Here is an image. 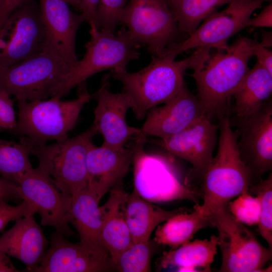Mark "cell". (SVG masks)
I'll list each match as a JSON object with an SVG mask.
<instances>
[{
	"label": "cell",
	"mask_w": 272,
	"mask_h": 272,
	"mask_svg": "<svg viewBox=\"0 0 272 272\" xmlns=\"http://www.w3.org/2000/svg\"><path fill=\"white\" fill-rule=\"evenodd\" d=\"M45 41L39 7L27 0L0 25V70L39 54Z\"/></svg>",
	"instance_id": "obj_10"
},
{
	"label": "cell",
	"mask_w": 272,
	"mask_h": 272,
	"mask_svg": "<svg viewBox=\"0 0 272 272\" xmlns=\"http://www.w3.org/2000/svg\"><path fill=\"white\" fill-rule=\"evenodd\" d=\"M22 199L19 185L0 177V200L6 202Z\"/></svg>",
	"instance_id": "obj_37"
},
{
	"label": "cell",
	"mask_w": 272,
	"mask_h": 272,
	"mask_svg": "<svg viewBox=\"0 0 272 272\" xmlns=\"http://www.w3.org/2000/svg\"><path fill=\"white\" fill-rule=\"evenodd\" d=\"M100 200L88 187L72 197L66 221L72 224L80 236V242L94 250L108 252L101 238L102 217Z\"/></svg>",
	"instance_id": "obj_23"
},
{
	"label": "cell",
	"mask_w": 272,
	"mask_h": 272,
	"mask_svg": "<svg viewBox=\"0 0 272 272\" xmlns=\"http://www.w3.org/2000/svg\"><path fill=\"white\" fill-rule=\"evenodd\" d=\"M119 23L126 27L138 47H147L152 55L161 57L180 42L182 34L165 0H129Z\"/></svg>",
	"instance_id": "obj_8"
},
{
	"label": "cell",
	"mask_w": 272,
	"mask_h": 272,
	"mask_svg": "<svg viewBox=\"0 0 272 272\" xmlns=\"http://www.w3.org/2000/svg\"><path fill=\"white\" fill-rule=\"evenodd\" d=\"M7 254L0 251V272H18Z\"/></svg>",
	"instance_id": "obj_41"
},
{
	"label": "cell",
	"mask_w": 272,
	"mask_h": 272,
	"mask_svg": "<svg viewBox=\"0 0 272 272\" xmlns=\"http://www.w3.org/2000/svg\"><path fill=\"white\" fill-rule=\"evenodd\" d=\"M70 66L55 52L44 48L39 54L0 70V90L28 101L53 95Z\"/></svg>",
	"instance_id": "obj_7"
},
{
	"label": "cell",
	"mask_w": 272,
	"mask_h": 272,
	"mask_svg": "<svg viewBox=\"0 0 272 272\" xmlns=\"http://www.w3.org/2000/svg\"><path fill=\"white\" fill-rule=\"evenodd\" d=\"M13 101L10 95L0 90V131L9 132L16 123Z\"/></svg>",
	"instance_id": "obj_35"
},
{
	"label": "cell",
	"mask_w": 272,
	"mask_h": 272,
	"mask_svg": "<svg viewBox=\"0 0 272 272\" xmlns=\"http://www.w3.org/2000/svg\"><path fill=\"white\" fill-rule=\"evenodd\" d=\"M69 5H71L75 8L80 11L82 0H64Z\"/></svg>",
	"instance_id": "obj_43"
},
{
	"label": "cell",
	"mask_w": 272,
	"mask_h": 272,
	"mask_svg": "<svg viewBox=\"0 0 272 272\" xmlns=\"http://www.w3.org/2000/svg\"><path fill=\"white\" fill-rule=\"evenodd\" d=\"M100 0H82L80 11L85 18L90 29H98L96 14Z\"/></svg>",
	"instance_id": "obj_39"
},
{
	"label": "cell",
	"mask_w": 272,
	"mask_h": 272,
	"mask_svg": "<svg viewBox=\"0 0 272 272\" xmlns=\"http://www.w3.org/2000/svg\"><path fill=\"white\" fill-rule=\"evenodd\" d=\"M246 27H272V3L265 6L260 13L247 21Z\"/></svg>",
	"instance_id": "obj_38"
},
{
	"label": "cell",
	"mask_w": 272,
	"mask_h": 272,
	"mask_svg": "<svg viewBox=\"0 0 272 272\" xmlns=\"http://www.w3.org/2000/svg\"><path fill=\"white\" fill-rule=\"evenodd\" d=\"M260 43L267 48L272 46L271 31H262L261 32V42Z\"/></svg>",
	"instance_id": "obj_42"
},
{
	"label": "cell",
	"mask_w": 272,
	"mask_h": 272,
	"mask_svg": "<svg viewBox=\"0 0 272 272\" xmlns=\"http://www.w3.org/2000/svg\"><path fill=\"white\" fill-rule=\"evenodd\" d=\"M48 241L33 215L19 218L14 226L0 237V251L17 258L33 271L47 249Z\"/></svg>",
	"instance_id": "obj_21"
},
{
	"label": "cell",
	"mask_w": 272,
	"mask_h": 272,
	"mask_svg": "<svg viewBox=\"0 0 272 272\" xmlns=\"http://www.w3.org/2000/svg\"><path fill=\"white\" fill-rule=\"evenodd\" d=\"M267 1L271 0H232L223 11H216L206 18L187 38L168 48L161 57L175 59L191 49L226 47L227 40L246 27L252 13Z\"/></svg>",
	"instance_id": "obj_11"
},
{
	"label": "cell",
	"mask_w": 272,
	"mask_h": 272,
	"mask_svg": "<svg viewBox=\"0 0 272 272\" xmlns=\"http://www.w3.org/2000/svg\"><path fill=\"white\" fill-rule=\"evenodd\" d=\"M146 137L139 135L133 148L134 189L150 202L175 199L196 201L201 193L180 183L156 158L143 150Z\"/></svg>",
	"instance_id": "obj_12"
},
{
	"label": "cell",
	"mask_w": 272,
	"mask_h": 272,
	"mask_svg": "<svg viewBox=\"0 0 272 272\" xmlns=\"http://www.w3.org/2000/svg\"><path fill=\"white\" fill-rule=\"evenodd\" d=\"M210 47H201L180 60L152 55L150 63L142 70L128 72L126 69L111 70L123 91L130 98L136 118L142 120L148 112L176 96L184 88V76L188 69H200L209 58Z\"/></svg>",
	"instance_id": "obj_1"
},
{
	"label": "cell",
	"mask_w": 272,
	"mask_h": 272,
	"mask_svg": "<svg viewBox=\"0 0 272 272\" xmlns=\"http://www.w3.org/2000/svg\"><path fill=\"white\" fill-rule=\"evenodd\" d=\"M116 270L109 253L81 242L72 243L61 234H51L50 247L34 272H105Z\"/></svg>",
	"instance_id": "obj_16"
},
{
	"label": "cell",
	"mask_w": 272,
	"mask_h": 272,
	"mask_svg": "<svg viewBox=\"0 0 272 272\" xmlns=\"http://www.w3.org/2000/svg\"><path fill=\"white\" fill-rule=\"evenodd\" d=\"M183 210L167 211L153 205L133 189L128 195L125 205V219L133 243L149 241L152 232L159 224Z\"/></svg>",
	"instance_id": "obj_24"
},
{
	"label": "cell",
	"mask_w": 272,
	"mask_h": 272,
	"mask_svg": "<svg viewBox=\"0 0 272 272\" xmlns=\"http://www.w3.org/2000/svg\"><path fill=\"white\" fill-rule=\"evenodd\" d=\"M3 1V0H0V8H1V6H2V4Z\"/></svg>",
	"instance_id": "obj_45"
},
{
	"label": "cell",
	"mask_w": 272,
	"mask_h": 272,
	"mask_svg": "<svg viewBox=\"0 0 272 272\" xmlns=\"http://www.w3.org/2000/svg\"><path fill=\"white\" fill-rule=\"evenodd\" d=\"M133 156L132 148L116 150L90 142L86 158L87 187L100 200L108 191L120 185Z\"/></svg>",
	"instance_id": "obj_20"
},
{
	"label": "cell",
	"mask_w": 272,
	"mask_h": 272,
	"mask_svg": "<svg viewBox=\"0 0 272 272\" xmlns=\"http://www.w3.org/2000/svg\"><path fill=\"white\" fill-rule=\"evenodd\" d=\"M30 151L24 144L0 139V175L18 185L32 166Z\"/></svg>",
	"instance_id": "obj_29"
},
{
	"label": "cell",
	"mask_w": 272,
	"mask_h": 272,
	"mask_svg": "<svg viewBox=\"0 0 272 272\" xmlns=\"http://www.w3.org/2000/svg\"><path fill=\"white\" fill-rule=\"evenodd\" d=\"M90 34L83 58L70 69L51 97L60 99L93 75L106 70L126 69L129 62L140 57L138 47L125 28L117 33L90 29Z\"/></svg>",
	"instance_id": "obj_5"
},
{
	"label": "cell",
	"mask_w": 272,
	"mask_h": 272,
	"mask_svg": "<svg viewBox=\"0 0 272 272\" xmlns=\"http://www.w3.org/2000/svg\"><path fill=\"white\" fill-rule=\"evenodd\" d=\"M152 245L149 241L132 243L123 251L114 264L121 272H148L151 271Z\"/></svg>",
	"instance_id": "obj_31"
},
{
	"label": "cell",
	"mask_w": 272,
	"mask_h": 272,
	"mask_svg": "<svg viewBox=\"0 0 272 272\" xmlns=\"http://www.w3.org/2000/svg\"><path fill=\"white\" fill-rule=\"evenodd\" d=\"M191 213L180 212L158 226L155 232V242L175 249L192 239L199 230L215 227L214 216L201 214L195 206Z\"/></svg>",
	"instance_id": "obj_27"
},
{
	"label": "cell",
	"mask_w": 272,
	"mask_h": 272,
	"mask_svg": "<svg viewBox=\"0 0 272 272\" xmlns=\"http://www.w3.org/2000/svg\"><path fill=\"white\" fill-rule=\"evenodd\" d=\"M253 56L250 39L240 37L231 45L217 49L191 74L196 96L209 119L225 116L232 92L250 70L248 62Z\"/></svg>",
	"instance_id": "obj_2"
},
{
	"label": "cell",
	"mask_w": 272,
	"mask_h": 272,
	"mask_svg": "<svg viewBox=\"0 0 272 272\" xmlns=\"http://www.w3.org/2000/svg\"><path fill=\"white\" fill-rule=\"evenodd\" d=\"M232 0H173L168 4L180 31L191 35L202 21Z\"/></svg>",
	"instance_id": "obj_28"
},
{
	"label": "cell",
	"mask_w": 272,
	"mask_h": 272,
	"mask_svg": "<svg viewBox=\"0 0 272 272\" xmlns=\"http://www.w3.org/2000/svg\"><path fill=\"white\" fill-rule=\"evenodd\" d=\"M27 0H3L0 8V25Z\"/></svg>",
	"instance_id": "obj_40"
},
{
	"label": "cell",
	"mask_w": 272,
	"mask_h": 272,
	"mask_svg": "<svg viewBox=\"0 0 272 272\" xmlns=\"http://www.w3.org/2000/svg\"><path fill=\"white\" fill-rule=\"evenodd\" d=\"M221 254L220 272L271 271L264 269L271 259V250L262 245L244 224L224 208L214 215Z\"/></svg>",
	"instance_id": "obj_9"
},
{
	"label": "cell",
	"mask_w": 272,
	"mask_h": 272,
	"mask_svg": "<svg viewBox=\"0 0 272 272\" xmlns=\"http://www.w3.org/2000/svg\"><path fill=\"white\" fill-rule=\"evenodd\" d=\"M250 44L254 56L261 66L272 75V52L263 46L256 39H250Z\"/></svg>",
	"instance_id": "obj_36"
},
{
	"label": "cell",
	"mask_w": 272,
	"mask_h": 272,
	"mask_svg": "<svg viewBox=\"0 0 272 272\" xmlns=\"http://www.w3.org/2000/svg\"><path fill=\"white\" fill-rule=\"evenodd\" d=\"M108 85V77H106L98 90L91 95L97 102L92 124L98 134L102 135L103 145L119 150L125 148L126 143L133 137L140 134L141 130L127 123V112L132 107L128 95L123 91L119 93L111 92Z\"/></svg>",
	"instance_id": "obj_15"
},
{
	"label": "cell",
	"mask_w": 272,
	"mask_h": 272,
	"mask_svg": "<svg viewBox=\"0 0 272 272\" xmlns=\"http://www.w3.org/2000/svg\"><path fill=\"white\" fill-rule=\"evenodd\" d=\"M39 8L46 32L44 48L56 53L72 67L78 60L76 35L86 21L85 17L72 11L64 0H39Z\"/></svg>",
	"instance_id": "obj_17"
},
{
	"label": "cell",
	"mask_w": 272,
	"mask_h": 272,
	"mask_svg": "<svg viewBox=\"0 0 272 272\" xmlns=\"http://www.w3.org/2000/svg\"><path fill=\"white\" fill-rule=\"evenodd\" d=\"M36 213L34 207L27 200H23L19 205L14 206L0 200V232L3 231L8 224L16 219Z\"/></svg>",
	"instance_id": "obj_34"
},
{
	"label": "cell",
	"mask_w": 272,
	"mask_h": 272,
	"mask_svg": "<svg viewBox=\"0 0 272 272\" xmlns=\"http://www.w3.org/2000/svg\"><path fill=\"white\" fill-rule=\"evenodd\" d=\"M218 125L205 115L181 132L161 139L158 144L172 154L189 162L203 177L213 157Z\"/></svg>",
	"instance_id": "obj_18"
},
{
	"label": "cell",
	"mask_w": 272,
	"mask_h": 272,
	"mask_svg": "<svg viewBox=\"0 0 272 272\" xmlns=\"http://www.w3.org/2000/svg\"><path fill=\"white\" fill-rule=\"evenodd\" d=\"M128 1L100 0L96 14L98 28L115 32L121 13Z\"/></svg>",
	"instance_id": "obj_33"
},
{
	"label": "cell",
	"mask_w": 272,
	"mask_h": 272,
	"mask_svg": "<svg viewBox=\"0 0 272 272\" xmlns=\"http://www.w3.org/2000/svg\"><path fill=\"white\" fill-rule=\"evenodd\" d=\"M218 245V237L214 235L210 239L189 241L164 253L160 265L165 268L176 267L179 271H195L200 268L209 271Z\"/></svg>",
	"instance_id": "obj_26"
},
{
	"label": "cell",
	"mask_w": 272,
	"mask_h": 272,
	"mask_svg": "<svg viewBox=\"0 0 272 272\" xmlns=\"http://www.w3.org/2000/svg\"><path fill=\"white\" fill-rule=\"evenodd\" d=\"M78 87V96L71 100L62 101L55 97L48 100H17L18 118L9 132L20 137V142L27 147L67 139L84 106L92 98L85 83Z\"/></svg>",
	"instance_id": "obj_4"
},
{
	"label": "cell",
	"mask_w": 272,
	"mask_h": 272,
	"mask_svg": "<svg viewBox=\"0 0 272 272\" xmlns=\"http://www.w3.org/2000/svg\"><path fill=\"white\" fill-rule=\"evenodd\" d=\"M98 132L93 124L79 135L49 145L27 147L38 159L37 167L46 173L63 193L72 197L88 185V146Z\"/></svg>",
	"instance_id": "obj_6"
},
{
	"label": "cell",
	"mask_w": 272,
	"mask_h": 272,
	"mask_svg": "<svg viewBox=\"0 0 272 272\" xmlns=\"http://www.w3.org/2000/svg\"><path fill=\"white\" fill-rule=\"evenodd\" d=\"M165 1H166L167 3L168 4L169 3L171 2V1H172L173 0H165Z\"/></svg>",
	"instance_id": "obj_44"
},
{
	"label": "cell",
	"mask_w": 272,
	"mask_h": 272,
	"mask_svg": "<svg viewBox=\"0 0 272 272\" xmlns=\"http://www.w3.org/2000/svg\"><path fill=\"white\" fill-rule=\"evenodd\" d=\"M228 211L238 221L248 226L257 225L260 214L259 198L252 196L248 191L244 192L230 201Z\"/></svg>",
	"instance_id": "obj_32"
},
{
	"label": "cell",
	"mask_w": 272,
	"mask_h": 272,
	"mask_svg": "<svg viewBox=\"0 0 272 272\" xmlns=\"http://www.w3.org/2000/svg\"><path fill=\"white\" fill-rule=\"evenodd\" d=\"M22 200L31 203L41 217V225L53 227L64 236L74 232L66 221L72 197L62 192L38 167L32 168L18 184Z\"/></svg>",
	"instance_id": "obj_14"
},
{
	"label": "cell",
	"mask_w": 272,
	"mask_h": 272,
	"mask_svg": "<svg viewBox=\"0 0 272 272\" xmlns=\"http://www.w3.org/2000/svg\"><path fill=\"white\" fill-rule=\"evenodd\" d=\"M248 191L257 196L260 202V214L258 224L260 235L272 250V173L265 179L251 184Z\"/></svg>",
	"instance_id": "obj_30"
},
{
	"label": "cell",
	"mask_w": 272,
	"mask_h": 272,
	"mask_svg": "<svg viewBox=\"0 0 272 272\" xmlns=\"http://www.w3.org/2000/svg\"><path fill=\"white\" fill-rule=\"evenodd\" d=\"M202 115L198 99L185 85L173 98L148 112L141 133L164 139L183 130Z\"/></svg>",
	"instance_id": "obj_19"
},
{
	"label": "cell",
	"mask_w": 272,
	"mask_h": 272,
	"mask_svg": "<svg viewBox=\"0 0 272 272\" xmlns=\"http://www.w3.org/2000/svg\"><path fill=\"white\" fill-rule=\"evenodd\" d=\"M272 93V75L257 61L232 92L235 111L240 120L256 111Z\"/></svg>",
	"instance_id": "obj_25"
},
{
	"label": "cell",
	"mask_w": 272,
	"mask_h": 272,
	"mask_svg": "<svg viewBox=\"0 0 272 272\" xmlns=\"http://www.w3.org/2000/svg\"><path fill=\"white\" fill-rule=\"evenodd\" d=\"M237 147L240 157L249 170L252 184L272 169V103L265 102L247 118L240 121Z\"/></svg>",
	"instance_id": "obj_13"
},
{
	"label": "cell",
	"mask_w": 272,
	"mask_h": 272,
	"mask_svg": "<svg viewBox=\"0 0 272 272\" xmlns=\"http://www.w3.org/2000/svg\"><path fill=\"white\" fill-rule=\"evenodd\" d=\"M120 185L110 190L108 199L100 207L101 240L114 264L120 254L133 243L125 214L128 194Z\"/></svg>",
	"instance_id": "obj_22"
},
{
	"label": "cell",
	"mask_w": 272,
	"mask_h": 272,
	"mask_svg": "<svg viewBox=\"0 0 272 272\" xmlns=\"http://www.w3.org/2000/svg\"><path fill=\"white\" fill-rule=\"evenodd\" d=\"M218 128V150L202 177L203 203L195 205L207 216L227 208L231 200L248 191L252 184L251 173L239 155L238 135L232 129L228 117L220 119Z\"/></svg>",
	"instance_id": "obj_3"
}]
</instances>
